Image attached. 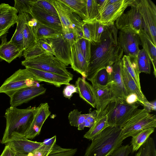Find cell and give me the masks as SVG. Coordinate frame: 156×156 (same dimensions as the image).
<instances>
[{
    "label": "cell",
    "mask_w": 156,
    "mask_h": 156,
    "mask_svg": "<svg viewBox=\"0 0 156 156\" xmlns=\"http://www.w3.org/2000/svg\"><path fill=\"white\" fill-rule=\"evenodd\" d=\"M121 60L112 65L113 71L111 76V82L108 86L112 92L113 100L120 99L125 101L129 93L125 88L122 76Z\"/></svg>",
    "instance_id": "obj_17"
},
{
    "label": "cell",
    "mask_w": 156,
    "mask_h": 156,
    "mask_svg": "<svg viewBox=\"0 0 156 156\" xmlns=\"http://www.w3.org/2000/svg\"><path fill=\"white\" fill-rule=\"evenodd\" d=\"M97 112L96 110L92 111L90 108L89 113L86 114L85 119L83 123L79 126L77 129L78 130H83L85 127L90 128L94 124L96 118Z\"/></svg>",
    "instance_id": "obj_45"
},
{
    "label": "cell",
    "mask_w": 156,
    "mask_h": 156,
    "mask_svg": "<svg viewBox=\"0 0 156 156\" xmlns=\"http://www.w3.org/2000/svg\"><path fill=\"white\" fill-rule=\"evenodd\" d=\"M156 109V101L152 102H149L148 106V110L155 111Z\"/></svg>",
    "instance_id": "obj_53"
},
{
    "label": "cell",
    "mask_w": 156,
    "mask_h": 156,
    "mask_svg": "<svg viewBox=\"0 0 156 156\" xmlns=\"http://www.w3.org/2000/svg\"><path fill=\"white\" fill-rule=\"evenodd\" d=\"M155 128H149L144 129L133 136L130 142L132 153L137 151L146 141L150 135L154 131Z\"/></svg>",
    "instance_id": "obj_33"
},
{
    "label": "cell",
    "mask_w": 156,
    "mask_h": 156,
    "mask_svg": "<svg viewBox=\"0 0 156 156\" xmlns=\"http://www.w3.org/2000/svg\"><path fill=\"white\" fill-rule=\"evenodd\" d=\"M26 68H30L53 73L72 79L73 75L60 60L49 53H46L34 58L25 59L21 62Z\"/></svg>",
    "instance_id": "obj_5"
},
{
    "label": "cell",
    "mask_w": 156,
    "mask_h": 156,
    "mask_svg": "<svg viewBox=\"0 0 156 156\" xmlns=\"http://www.w3.org/2000/svg\"><path fill=\"white\" fill-rule=\"evenodd\" d=\"M34 0H15L14 7L18 12L26 13L30 14Z\"/></svg>",
    "instance_id": "obj_40"
},
{
    "label": "cell",
    "mask_w": 156,
    "mask_h": 156,
    "mask_svg": "<svg viewBox=\"0 0 156 156\" xmlns=\"http://www.w3.org/2000/svg\"><path fill=\"white\" fill-rule=\"evenodd\" d=\"M132 151L131 145H122L108 156H128Z\"/></svg>",
    "instance_id": "obj_46"
},
{
    "label": "cell",
    "mask_w": 156,
    "mask_h": 156,
    "mask_svg": "<svg viewBox=\"0 0 156 156\" xmlns=\"http://www.w3.org/2000/svg\"><path fill=\"white\" fill-rule=\"evenodd\" d=\"M75 93H78L77 88L76 86L72 84L66 85L63 91L64 97L69 99H70L73 94Z\"/></svg>",
    "instance_id": "obj_48"
},
{
    "label": "cell",
    "mask_w": 156,
    "mask_h": 156,
    "mask_svg": "<svg viewBox=\"0 0 156 156\" xmlns=\"http://www.w3.org/2000/svg\"><path fill=\"white\" fill-rule=\"evenodd\" d=\"M63 33L62 28H57L41 24L38 22L35 27L36 41L42 39L58 37Z\"/></svg>",
    "instance_id": "obj_30"
},
{
    "label": "cell",
    "mask_w": 156,
    "mask_h": 156,
    "mask_svg": "<svg viewBox=\"0 0 156 156\" xmlns=\"http://www.w3.org/2000/svg\"><path fill=\"white\" fill-rule=\"evenodd\" d=\"M121 72L124 85L127 92L129 94H135L138 97L140 104L142 105L144 108L148 110L149 102L147 100L141 90L139 88L135 81L122 63Z\"/></svg>",
    "instance_id": "obj_21"
},
{
    "label": "cell",
    "mask_w": 156,
    "mask_h": 156,
    "mask_svg": "<svg viewBox=\"0 0 156 156\" xmlns=\"http://www.w3.org/2000/svg\"><path fill=\"white\" fill-rule=\"evenodd\" d=\"M80 97L93 107L96 105V97L94 89L85 80L79 77L75 83Z\"/></svg>",
    "instance_id": "obj_25"
},
{
    "label": "cell",
    "mask_w": 156,
    "mask_h": 156,
    "mask_svg": "<svg viewBox=\"0 0 156 156\" xmlns=\"http://www.w3.org/2000/svg\"><path fill=\"white\" fill-rule=\"evenodd\" d=\"M86 20L83 22L91 23L97 20L100 13L96 0H86Z\"/></svg>",
    "instance_id": "obj_34"
},
{
    "label": "cell",
    "mask_w": 156,
    "mask_h": 156,
    "mask_svg": "<svg viewBox=\"0 0 156 156\" xmlns=\"http://www.w3.org/2000/svg\"><path fill=\"white\" fill-rule=\"evenodd\" d=\"M6 36L4 35L1 37L0 59L10 63L17 58L23 55V52L11 41H7Z\"/></svg>",
    "instance_id": "obj_22"
},
{
    "label": "cell",
    "mask_w": 156,
    "mask_h": 156,
    "mask_svg": "<svg viewBox=\"0 0 156 156\" xmlns=\"http://www.w3.org/2000/svg\"><path fill=\"white\" fill-rule=\"evenodd\" d=\"M15 156H32L30 153L27 154H19L16 153Z\"/></svg>",
    "instance_id": "obj_56"
},
{
    "label": "cell",
    "mask_w": 156,
    "mask_h": 156,
    "mask_svg": "<svg viewBox=\"0 0 156 156\" xmlns=\"http://www.w3.org/2000/svg\"><path fill=\"white\" fill-rule=\"evenodd\" d=\"M49 106L47 102L41 103L35 110L32 122L24 135L28 139H33L38 135L44 123L51 114Z\"/></svg>",
    "instance_id": "obj_15"
},
{
    "label": "cell",
    "mask_w": 156,
    "mask_h": 156,
    "mask_svg": "<svg viewBox=\"0 0 156 156\" xmlns=\"http://www.w3.org/2000/svg\"><path fill=\"white\" fill-rule=\"evenodd\" d=\"M73 9L82 19L86 20V0H60Z\"/></svg>",
    "instance_id": "obj_35"
},
{
    "label": "cell",
    "mask_w": 156,
    "mask_h": 156,
    "mask_svg": "<svg viewBox=\"0 0 156 156\" xmlns=\"http://www.w3.org/2000/svg\"><path fill=\"white\" fill-rule=\"evenodd\" d=\"M31 16L40 23L54 27L62 28V25L58 16H56L40 9L33 5Z\"/></svg>",
    "instance_id": "obj_23"
},
{
    "label": "cell",
    "mask_w": 156,
    "mask_h": 156,
    "mask_svg": "<svg viewBox=\"0 0 156 156\" xmlns=\"http://www.w3.org/2000/svg\"><path fill=\"white\" fill-rule=\"evenodd\" d=\"M70 60L71 68L86 78L89 63L83 56L77 41L71 45Z\"/></svg>",
    "instance_id": "obj_18"
},
{
    "label": "cell",
    "mask_w": 156,
    "mask_h": 156,
    "mask_svg": "<svg viewBox=\"0 0 156 156\" xmlns=\"http://www.w3.org/2000/svg\"><path fill=\"white\" fill-rule=\"evenodd\" d=\"M109 126L107 121V117L104 110L98 117L93 126L83 136V137L92 140L95 138L106 128Z\"/></svg>",
    "instance_id": "obj_29"
},
{
    "label": "cell",
    "mask_w": 156,
    "mask_h": 156,
    "mask_svg": "<svg viewBox=\"0 0 156 156\" xmlns=\"http://www.w3.org/2000/svg\"><path fill=\"white\" fill-rule=\"evenodd\" d=\"M86 114H82L81 111L75 109L70 112L68 115V119L70 125L78 127L82 124L85 119Z\"/></svg>",
    "instance_id": "obj_39"
},
{
    "label": "cell",
    "mask_w": 156,
    "mask_h": 156,
    "mask_svg": "<svg viewBox=\"0 0 156 156\" xmlns=\"http://www.w3.org/2000/svg\"><path fill=\"white\" fill-rule=\"evenodd\" d=\"M118 43L125 55L130 56L137 62L140 44L138 34L129 29L120 30L117 37Z\"/></svg>",
    "instance_id": "obj_12"
},
{
    "label": "cell",
    "mask_w": 156,
    "mask_h": 156,
    "mask_svg": "<svg viewBox=\"0 0 156 156\" xmlns=\"http://www.w3.org/2000/svg\"><path fill=\"white\" fill-rule=\"evenodd\" d=\"M137 7L140 15L143 30L156 46V6L151 0H134L132 6Z\"/></svg>",
    "instance_id": "obj_8"
},
{
    "label": "cell",
    "mask_w": 156,
    "mask_h": 156,
    "mask_svg": "<svg viewBox=\"0 0 156 156\" xmlns=\"http://www.w3.org/2000/svg\"><path fill=\"white\" fill-rule=\"evenodd\" d=\"M135 156H156L155 145L154 139L149 137L140 148Z\"/></svg>",
    "instance_id": "obj_38"
},
{
    "label": "cell",
    "mask_w": 156,
    "mask_h": 156,
    "mask_svg": "<svg viewBox=\"0 0 156 156\" xmlns=\"http://www.w3.org/2000/svg\"><path fill=\"white\" fill-rule=\"evenodd\" d=\"M56 137L55 135L50 138L46 139L42 142L43 144L46 146H50L56 143Z\"/></svg>",
    "instance_id": "obj_52"
},
{
    "label": "cell",
    "mask_w": 156,
    "mask_h": 156,
    "mask_svg": "<svg viewBox=\"0 0 156 156\" xmlns=\"http://www.w3.org/2000/svg\"><path fill=\"white\" fill-rule=\"evenodd\" d=\"M47 53L42 48L37 42L27 49L23 52V56L25 59L35 57L39 55Z\"/></svg>",
    "instance_id": "obj_43"
},
{
    "label": "cell",
    "mask_w": 156,
    "mask_h": 156,
    "mask_svg": "<svg viewBox=\"0 0 156 156\" xmlns=\"http://www.w3.org/2000/svg\"><path fill=\"white\" fill-rule=\"evenodd\" d=\"M38 83L27 68L20 69L5 81L0 87V93H5L10 98L20 89Z\"/></svg>",
    "instance_id": "obj_9"
},
{
    "label": "cell",
    "mask_w": 156,
    "mask_h": 156,
    "mask_svg": "<svg viewBox=\"0 0 156 156\" xmlns=\"http://www.w3.org/2000/svg\"><path fill=\"white\" fill-rule=\"evenodd\" d=\"M46 89L39 83L20 89L10 97L11 106L16 107L44 94Z\"/></svg>",
    "instance_id": "obj_16"
},
{
    "label": "cell",
    "mask_w": 156,
    "mask_h": 156,
    "mask_svg": "<svg viewBox=\"0 0 156 156\" xmlns=\"http://www.w3.org/2000/svg\"><path fill=\"white\" fill-rule=\"evenodd\" d=\"M56 9L59 18L63 33H76L80 38L83 36V22L75 12L60 0H50Z\"/></svg>",
    "instance_id": "obj_7"
},
{
    "label": "cell",
    "mask_w": 156,
    "mask_h": 156,
    "mask_svg": "<svg viewBox=\"0 0 156 156\" xmlns=\"http://www.w3.org/2000/svg\"><path fill=\"white\" fill-rule=\"evenodd\" d=\"M139 103L132 105L127 104L120 99L112 100L105 111L109 126L121 127L138 109Z\"/></svg>",
    "instance_id": "obj_6"
},
{
    "label": "cell",
    "mask_w": 156,
    "mask_h": 156,
    "mask_svg": "<svg viewBox=\"0 0 156 156\" xmlns=\"http://www.w3.org/2000/svg\"><path fill=\"white\" fill-rule=\"evenodd\" d=\"M29 14L19 13L17 16L16 27L10 41L13 43L22 51H24L23 44V31Z\"/></svg>",
    "instance_id": "obj_28"
},
{
    "label": "cell",
    "mask_w": 156,
    "mask_h": 156,
    "mask_svg": "<svg viewBox=\"0 0 156 156\" xmlns=\"http://www.w3.org/2000/svg\"><path fill=\"white\" fill-rule=\"evenodd\" d=\"M42 144V142L32 141L23 135L13 132L5 144L9 146L16 154H27L34 151Z\"/></svg>",
    "instance_id": "obj_14"
},
{
    "label": "cell",
    "mask_w": 156,
    "mask_h": 156,
    "mask_svg": "<svg viewBox=\"0 0 156 156\" xmlns=\"http://www.w3.org/2000/svg\"><path fill=\"white\" fill-rule=\"evenodd\" d=\"M77 148H63L55 143L46 146L42 144L30 153L32 156H73L77 152Z\"/></svg>",
    "instance_id": "obj_20"
},
{
    "label": "cell",
    "mask_w": 156,
    "mask_h": 156,
    "mask_svg": "<svg viewBox=\"0 0 156 156\" xmlns=\"http://www.w3.org/2000/svg\"><path fill=\"white\" fill-rule=\"evenodd\" d=\"M77 42L83 56L89 63L91 57V42L82 37L79 39Z\"/></svg>",
    "instance_id": "obj_41"
},
{
    "label": "cell",
    "mask_w": 156,
    "mask_h": 156,
    "mask_svg": "<svg viewBox=\"0 0 156 156\" xmlns=\"http://www.w3.org/2000/svg\"><path fill=\"white\" fill-rule=\"evenodd\" d=\"M8 30H0V38L6 34L8 32Z\"/></svg>",
    "instance_id": "obj_55"
},
{
    "label": "cell",
    "mask_w": 156,
    "mask_h": 156,
    "mask_svg": "<svg viewBox=\"0 0 156 156\" xmlns=\"http://www.w3.org/2000/svg\"><path fill=\"white\" fill-rule=\"evenodd\" d=\"M80 38L74 32L62 34L47 40L52 47L55 57L60 60L66 66L70 65L71 46L75 41Z\"/></svg>",
    "instance_id": "obj_10"
},
{
    "label": "cell",
    "mask_w": 156,
    "mask_h": 156,
    "mask_svg": "<svg viewBox=\"0 0 156 156\" xmlns=\"http://www.w3.org/2000/svg\"><path fill=\"white\" fill-rule=\"evenodd\" d=\"M27 68L34 76L38 82L48 83L60 87L62 85L69 84L73 79L52 73L44 71L30 68Z\"/></svg>",
    "instance_id": "obj_19"
},
{
    "label": "cell",
    "mask_w": 156,
    "mask_h": 156,
    "mask_svg": "<svg viewBox=\"0 0 156 156\" xmlns=\"http://www.w3.org/2000/svg\"><path fill=\"white\" fill-rule=\"evenodd\" d=\"M37 43L39 45L47 52L49 53L55 55V53L50 44L46 39H42L37 41Z\"/></svg>",
    "instance_id": "obj_49"
},
{
    "label": "cell",
    "mask_w": 156,
    "mask_h": 156,
    "mask_svg": "<svg viewBox=\"0 0 156 156\" xmlns=\"http://www.w3.org/2000/svg\"><path fill=\"white\" fill-rule=\"evenodd\" d=\"M17 13L14 7L4 3L0 4V30H9L16 23Z\"/></svg>",
    "instance_id": "obj_24"
},
{
    "label": "cell",
    "mask_w": 156,
    "mask_h": 156,
    "mask_svg": "<svg viewBox=\"0 0 156 156\" xmlns=\"http://www.w3.org/2000/svg\"><path fill=\"white\" fill-rule=\"evenodd\" d=\"M33 5L47 12L58 16L56 9L50 0H34Z\"/></svg>",
    "instance_id": "obj_44"
},
{
    "label": "cell",
    "mask_w": 156,
    "mask_h": 156,
    "mask_svg": "<svg viewBox=\"0 0 156 156\" xmlns=\"http://www.w3.org/2000/svg\"><path fill=\"white\" fill-rule=\"evenodd\" d=\"M82 37L88 40L91 42V44H93L92 30L91 23L83 22L82 26Z\"/></svg>",
    "instance_id": "obj_47"
},
{
    "label": "cell",
    "mask_w": 156,
    "mask_h": 156,
    "mask_svg": "<svg viewBox=\"0 0 156 156\" xmlns=\"http://www.w3.org/2000/svg\"><path fill=\"white\" fill-rule=\"evenodd\" d=\"M94 89L96 99L97 114L99 116L105 110L107 106L112 100L113 97L109 87H93Z\"/></svg>",
    "instance_id": "obj_26"
},
{
    "label": "cell",
    "mask_w": 156,
    "mask_h": 156,
    "mask_svg": "<svg viewBox=\"0 0 156 156\" xmlns=\"http://www.w3.org/2000/svg\"><path fill=\"white\" fill-rule=\"evenodd\" d=\"M36 108L30 106L19 109L11 106L7 109L4 116L6 126L1 141L2 144H5L13 132L24 135L32 122Z\"/></svg>",
    "instance_id": "obj_3"
},
{
    "label": "cell",
    "mask_w": 156,
    "mask_h": 156,
    "mask_svg": "<svg viewBox=\"0 0 156 156\" xmlns=\"http://www.w3.org/2000/svg\"><path fill=\"white\" fill-rule=\"evenodd\" d=\"M121 63L135 81L139 88L141 90L140 82V74L137 62L130 56L125 55L121 59Z\"/></svg>",
    "instance_id": "obj_32"
},
{
    "label": "cell",
    "mask_w": 156,
    "mask_h": 156,
    "mask_svg": "<svg viewBox=\"0 0 156 156\" xmlns=\"http://www.w3.org/2000/svg\"><path fill=\"white\" fill-rule=\"evenodd\" d=\"M134 0H118L106 6L96 21L107 27L114 24V22L124 13L128 6H132Z\"/></svg>",
    "instance_id": "obj_11"
},
{
    "label": "cell",
    "mask_w": 156,
    "mask_h": 156,
    "mask_svg": "<svg viewBox=\"0 0 156 156\" xmlns=\"http://www.w3.org/2000/svg\"><path fill=\"white\" fill-rule=\"evenodd\" d=\"M120 127L109 126L87 147L83 156H108L122 146Z\"/></svg>",
    "instance_id": "obj_2"
},
{
    "label": "cell",
    "mask_w": 156,
    "mask_h": 156,
    "mask_svg": "<svg viewBox=\"0 0 156 156\" xmlns=\"http://www.w3.org/2000/svg\"><path fill=\"white\" fill-rule=\"evenodd\" d=\"M16 153L9 146L5 145V147L0 156H15Z\"/></svg>",
    "instance_id": "obj_51"
},
{
    "label": "cell",
    "mask_w": 156,
    "mask_h": 156,
    "mask_svg": "<svg viewBox=\"0 0 156 156\" xmlns=\"http://www.w3.org/2000/svg\"><path fill=\"white\" fill-rule=\"evenodd\" d=\"M105 69L108 74L111 76L113 71L112 66H108L105 68Z\"/></svg>",
    "instance_id": "obj_54"
},
{
    "label": "cell",
    "mask_w": 156,
    "mask_h": 156,
    "mask_svg": "<svg viewBox=\"0 0 156 156\" xmlns=\"http://www.w3.org/2000/svg\"><path fill=\"white\" fill-rule=\"evenodd\" d=\"M115 26L117 30L129 29L138 34L143 30L141 17L137 7L131 6L126 13H123L116 20Z\"/></svg>",
    "instance_id": "obj_13"
},
{
    "label": "cell",
    "mask_w": 156,
    "mask_h": 156,
    "mask_svg": "<svg viewBox=\"0 0 156 156\" xmlns=\"http://www.w3.org/2000/svg\"><path fill=\"white\" fill-rule=\"evenodd\" d=\"M151 62L150 58L145 50L143 48L140 50L137 58V64L140 73H151Z\"/></svg>",
    "instance_id": "obj_36"
},
{
    "label": "cell",
    "mask_w": 156,
    "mask_h": 156,
    "mask_svg": "<svg viewBox=\"0 0 156 156\" xmlns=\"http://www.w3.org/2000/svg\"><path fill=\"white\" fill-rule=\"evenodd\" d=\"M140 41L143 48L148 55L154 69V75L156 77V46H155L149 37L142 30L138 34Z\"/></svg>",
    "instance_id": "obj_31"
},
{
    "label": "cell",
    "mask_w": 156,
    "mask_h": 156,
    "mask_svg": "<svg viewBox=\"0 0 156 156\" xmlns=\"http://www.w3.org/2000/svg\"><path fill=\"white\" fill-rule=\"evenodd\" d=\"M29 14L25 24L23 31V44L25 50L37 42L35 34V29L38 22Z\"/></svg>",
    "instance_id": "obj_27"
},
{
    "label": "cell",
    "mask_w": 156,
    "mask_h": 156,
    "mask_svg": "<svg viewBox=\"0 0 156 156\" xmlns=\"http://www.w3.org/2000/svg\"><path fill=\"white\" fill-rule=\"evenodd\" d=\"M90 23L92 28L93 41V44H93L100 41L102 34L107 26L97 21Z\"/></svg>",
    "instance_id": "obj_42"
},
{
    "label": "cell",
    "mask_w": 156,
    "mask_h": 156,
    "mask_svg": "<svg viewBox=\"0 0 156 156\" xmlns=\"http://www.w3.org/2000/svg\"><path fill=\"white\" fill-rule=\"evenodd\" d=\"M145 108L137 109L121 127V137L124 140L145 129L156 127V117Z\"/></svg>",
    "instance_id": "obj_4"
},
{
    "label": "cell",
    "mask_w": 156,
    "mask_h": 156,
    "mask_svg": "<svg viewBox=\"0 0 156 156\" xmlns=\"http://www.w3.org/2000/svg\"><path fill=\"white\" fill-rule=\"evenodd\" d=\"M111 80V76L108 74L105 68H104L98 71L90 81L93 87H105L108 86Z\"/></svg>",
    "instance_id": "obj_37"
},
{
    "label": "cell",
    "mask_w": 156,
    "mask_h": 156,
    "mask_svg": "<svg viewBox=\"0 0 156 156\" xmlns=\"http://www.w3.org/2000/svg\"><path fill=\"white\" fill-rule=\"evenodd\" d=\"M125 101L127 104L129 105L140 103L137 96L133 93L129 94L126 97Z\"/></svg>",
    "instance_id": "obj_50"
},
{
    "label": "cell",
    "mask_w": 156,
    "mask_h": 156,
    "mask_svg": "<svg viewBox=\"0 0 156 156\" xmlns=\"http://www.w3.org/2000/svg\"><path fill=\"white\" fill-rule=\"evenodd\" d=\"M118 30L115 24L107 27L100 40L91 46V57L86 78L90 81L99 70L112 66L121 59L123 51L117 40Z\"/></svg>",
    "instance_id": "obj_1"
}]
</instances>
